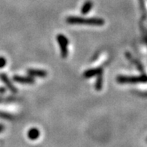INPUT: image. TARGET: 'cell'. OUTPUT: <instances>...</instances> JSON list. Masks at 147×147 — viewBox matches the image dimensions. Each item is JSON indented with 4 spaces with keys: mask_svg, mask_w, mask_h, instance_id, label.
<instances>
[{
    "mask_svg": "<svg viewBox=\"0 0 147 147\" xmlns=\"http://www.w3.org/2000/svg\"><path fill=\"white\" fill-rule=\"evenodd\" d=\"M66 22L71 25H88L101 26L105 23L102 18H83L80 17H68L66 18Z\"/></svg>",
    "mask_w": 147,
    "mask_h": 147,
    "instance_id": "1",
    "label": "cell"
},
{
    "mask_svg": "<svg viewBox=\"0 0 147 147\" xmlns=\"http://www.w3.org/2000/svg\"><path fill=\"white\" fill-rule=\"evenodd\" d=\"M56 40L57 42L59 43L60 47V51H61V56L63 59H65L68 55V39L65 35H62V34H59L56 36Z\"/></svg>",
    "mask_w": 147,
    "mask_h": 147,
    "instance_id": "2",
    "label": "cell"
},
{
    "mask_svg": "<svg viewBox=\"0 0 147 147\" xmlns=\"http://www.w3.org/2000/svg\"><path fill=\"white\" fill-rule=\"evenodd\" d=\"M27 74L30 77H36V78H45L47 75V72L42 69H35V68H29L26 71Z\"/></svg>",
    "mask_w": 147,
    "mask_h": 147,
    "instance_id": "3",
    "label": "cell"
},
{
    "mask_svg": "<svg viewBox=\"0 0 147 147\" xmlns=\"http://www.w3.org/2000/svg\"><path fill=\"white\" fill-rule=\"evenodd\" d=\"M13 80L17 83H22V84H34L35 83V79L30 76L22 77V76L15 75L14 76Z\"/></svg>",
    "mask_w": 147,
    "mask_h": 147,
    "instance_id": "4",
    "label": "cell"
},
{
    "mask_svg": "<svg viewBox=\"0 0 147 147\" xmlns=\"http://www.w3.org/2000/svg\"><path fill=\"white\" fill-rule=\"evenodd\" d=\"M101 72H103V66L101 67H97L95 68H91L87 71H86L83 73V77L85 78H93L94 76H97Z\"/></svg>",
    "mask_w": 147,
    "mask_h": 147,
    "instance_id": "5",
    "label": "cell"
},
{
    "mask_svg": "<svg viewBox=\"0 0 147 147\" xmlns=\"http://www.w3.org/2000/svg\"><path fill=\"white\" fill-rule=\"evenodd\" d=\"M0 78H1V79H2V80L3 81V83L5 84L6 86L8 88V89H9L10 91L13 93L18 92V89H16L15 86L13 85V83L10 81L9 78H8V76L6 75L5 74H2L1 76H0Z\"/></svg>",
    "mask_w": 147,
    "mask_h": 147,
    "instance_id": "6",
    "label": "cell"
},
{
    "mask_svg": "<svg viewBox=\"0 0 147 147\" xmlns=\"http://www.w3.org/2000/svg\"><path fill=\"white\" fill-rule=\"evenodd\" d=\"M40 135H41V132L38 128H31L27 132L28 138L31 140H35L38 139Z\"/></svg>",
    "mask_w": 147,
    "mask_h": 147,
    "instance_id": "7",
    "label": "cell"
},
{
    "mask_svg": "<svg viewBox=\"0 0 147 147\" xmlns=\"http://www.w3.org/2000/svg\"><path fill=\"white\" fill-rule=\"evenodd\" d=\"M93 6V2L92 1H86V2L83 5V6L81 7V9H80V12L81 14L85 15V14H87L88 13H89V11H91L92 8Z\"/></svg>",
    "mask_w": 147,
    "mask_h": 147,
    "instance_id": "8",
    "label": "cell"
},
{
    "mask_svg": "<svg viewBox=\"0 0 147 147\" xmlns=\"http://www.w3.org/2000/svg\"><path fill=\"white\" fill-rule=\"evenodd\" d=\"M103 86V72H101L97 75L96 83L95 84V88L97 91H101Z\"/></svg>",
    "mask_w": 147,
    "mask_h": 147,
    "instance_id": "9",
    "label": "cell"
},
{
    "mask_svg": "<svg viewBox=\"0 0 147 147\" xmlns=\"http://www.w3.org/2000/svg\"><path fill=\"white\" fill-rule=\"evenodd\" d=\"M0 118L5 119L11 120V119H14V116L11 114L7 113H4V112H2V111H0Z\"/></svg>",
    "mask_w": 147,
    "mask_h": 147,
    "instance_id": "10",
    "label": "cell"
},
{
    "mask_svg": "<svg viewBox=\"0 0 147 147\" xmlns=\"http://www.w3.org/2000/svg\"><path fill=\"white\" fill-rule=\"evenodd\" d=\"M6 63H7L6 59L4 56H0V68H4L6 65Z\"/></svg>",
    "mask_w": 147,
    "mask_h": 147,
    "instance_id": "11",
    "label": "cell"
},
{
    "mask_svg": "<svg viewBox=\"0 0 147 147\" xmlns=\"http://www.w3.org/2000/svg\"><path fill=\"white\" fill-rule=\"evenodd\" d=\"M4 129H5V126L3 125L0 124V132L3 131H4Z\"/></svg>",
    "mask_w": 147,
    "mask_h": 147,
    "instance_id": "12",
    "label": "cell"
}]
</instances>
